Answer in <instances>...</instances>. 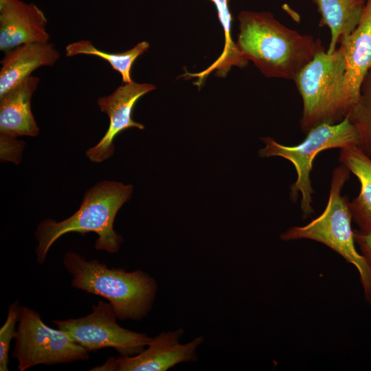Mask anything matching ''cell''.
I'll return each mask as SVG.
<instances>
[{
	"mask_svg": "<svg viewBox=\"0 0 371 371\" xmlns=\"http://www.w3.org/2000/svg\"><path fill=\"white\" fill-rule=\"evenodd\" d=\"M236 45L269 78L293 80L321 49V41L291 30L270 12L242 11Z\"/></svg>",
	"mask_w": 371,
	"mask_h": 371,
	"instance_id": "obj_1",
	"label": "cell"
},
{
	"mask_svg": "<svg viewBox=\"0 0 371 371\" xmlns=\"http://www.w3.org/2000/svg\"><path fill=\"white\" fill-rule=\"evenodd\" d=\"M355 243L359 246L360 253L364 256L371 269V232H355Z\"/></svg>",
	"mask_w": 371,
	"mask_h": 371,
	"instance_id": "obj_22",
	"label": "cell"
},
{
	"mask_svg": "<svg viewBox=\"0 0 371 371\" xmlns=\"http://www.w3.org/2000/svg\"><path fill=\"white\" fill-rule=\"evenodd\" d=\"M339 161L360 183V192L349 207L352 219L361 233L371 232V159L357 146L340 149Z\"/></svg>",
	"mask_w": 371,
	"mask_h": 371,
	"instance_id": "obj_15",
	"label": "cell"
},
{
	"mask_svg": "<svg viewBox=\"0 0 371 371\" xmlns=\"http://www.w3.org/2000/svg\"><path fill=\"white\" fill-rule=\"evenodd\" d=\"M116 319L112 304L99 301L93 306L92 313L87 316L63 321L54 320L53 323L89 352L113 348L120 356L129 357L144 350L151 337L145 333L121 327Z\"/></svg>",
	"mask_w": 371,
	"mask_h": 371,
	"instance_id": "obj_8",
	"label": "cell"
},
{
	"mask_svg": "<svg viewBox=\"0 0 371 371\" xmlns=\"http://www.w3.org/2000/svg\"><path fill=\"white\" fill-rule=\"evenodd\" d=\"M347 115L357 131V146L371 159V69L361 86L358 102Z\"/></svg>",
	"mask_w": 371,
	"mask_h": 371,
	"instance_id": "obj_19",
	"label": "cell"
},
{
	"mask_svg": "<svg viewBox=\"0 0 371 371\" xmlns=\"http://www.w3.org/2000/svg\"><path fill=\"white\" fill-rule=\"evenodd\" d=\"M339 43L345 59V95L350 112L359 99L361 86L371 69V0H366L357 27Z\"/></svg>",
	"mask_w": 371,
	"mask_h": 371,
	"instance_id": "obj_12",
	"label": "cell"
},
{
	"mask_svg": "<svg viewBox=\"0 0 371 371\" xmlns=\"http://www.w3.org/2000/svg\"><path fill=\"white\" fill-rule=\"evenodd\" d=\"M155 89L153 84L133 81L123 83L111 94L98 99L99 109L109 118V126L100 142L87 150L86 155L91 161L100 163L111 157L114 153V139L121 132L133 127L144 129L142 124L133 120V110L139 98Z\"/></svg>",
	"mask_w": 371,
	"mask_h": 371,
	"instance_id": "obj_10",
	"label": "cell"
},
{
	"mask_svg": "<svg viewBox=\"0 0 371 371\" xmlns=\"http://www.w3.org/2000/svg\"><path fill=\"white\" fill-rule=\"evenodd\" d=\"M6 0H0V3L4 2Z\"/></svg>",
	"mask_w": 371,
	"mask_h": 371,
	"instance_id": "obj_23",
	"label": "cell"
},
{
	"mask_svg": "<svg viewBox=\"0 0 371 371\" xmlns=\"http://www.w3.org/2000/svg\"><path fill=\"white\" fill-rule=\"evenodd\" d=\"M133 186L120 182L103 181L88 190L79 209L70 217L56 222L50 218L38 225L35 237L36 261L43 264L56 240L65 234L82 235L94 232L97 250L114 254L119 251L123 238L113 228L115 218L121 207L131 199Z\"/></svg>",
	"mask_w": 371,
	"mask_h": 371,
	"instance_id": "obj_2",
	"label": "cell"
},
{
	"mask_svg": "<svg viewBox=\"0 0 371 371\" xmlns=\"http://www.w3.org/2000/svg\"><path fill=\"white\" fill-rule=\"evenodd\" d=\"M296 146H285L270 137H262L265 146L258 151L260 157H280L294 166L297 179L291 187V198L295 201L301 194L300 207L304 217L313 212L311 203L314 192L310 178L315 157L322 150L359 145V135L348 115L337 123H323L307 133Z\"/></svg>",
	"mask_w": 371,
	"mask_h": 371,
	"instance_id": "obj_6",
	"label": "cell"
},
{
	"mask_svg": "<svg viewBox=\"0 0 371 371\" xmlns=\"http://www.w3.org/2000/svg\"><path fill=\"white\" fill-rule=\"evenodd\" d=\"M182 328L164 331L150 339L148 348L135 356L109 357L91 371H166L184 362L198 360L196 350L203 342L202 336L181 344Z\"/></svg>",
	"mask_w": 371,
	"mask_h": 371,
	"instance_id": "obj_9",
	"label": "cell"
},
{
	"mask_svg": "<svg viewBox=\"0 0 371 371\" xmlns=\"http://www.w3.org/2000/svg\"><path fill=\"white\" fill-rule=\"evenodd\" d=\"M47 19L35 4L21 0L0 3V50L6 52L19 45L48 43Z\"/></svg>",
	"mask_w": 371,
	"mask_h": 371,
	"instance_id": "obj_11",
	"label": "cell"
},
{
	"mask_svg": "<svg viewBox=\"0 0 371 371\" xmlns=\"http://www.w3.org/2000/svg\"><path fill=\"white\" fill-rule=\"evenodd\" d=\"M345 59L339 46L319 50L293 81L303 102L301 128L307 133L323 123L335 124L348 113L345 95Z\"/></svg>",
	"mask_w": 371,
	"mask_h": 371,
	"instance_id": "obj_5",
	"label": "cell"
},
{
	"mask_svg": "<svg viewBox=\"0 0 371 371\" xmlns=\"http://www.w3.org/2000/svg\"><path fill=\"white\" fill-rule=\"evenodd\" d=\"M350 170L343 164L333 170L326 206L316 218L304 226H293L280 234L285 241L308 239L325 245L357 269L366 300L371 304V269L356 248L352 215L347 197L341 190Z\"/></svg>",
	"mask_w": 371,
	"mask_h": 371,
	"instance_id": "obj_4",
	"label": "cell"
},
{
	"mask_svg": "<svg viewBox=\"0 0 371 371\" xmlns=\"http://www.w3.org/2000/svg\"><path fill=\"white\" fill-rule=\"evenodd\" d=\"M63 263L72 278L71 286L106 299L118 319L139 321L151 310L158 286L146 272L109 268L71 251L65 254Z\"/></svg>",
	"mask_w": 371,
	"mask_h": 371,
	"instance_id": "obj_3",
	"label": "cell"
},
{
	"mask_svg": "<svg viewBox=\"0 0 371 371\" xmlns=\"http://www.w3.org/2000/svg\"><path fill=\"white\" fill-rule=\"evenodd\" d=\"M147 41L138 43L132 48L119 53H109L96 48L91 41L80 40L65 47L67 57L77 55H91L99 57L109 63L111 67L122 76V83L133 82L131 69L137 58L149 48Z\"/></svg>",
	"mask_w": 371,
	"mask_h": 371,
	"instance_id": "obj_18",
	"label": "cell"
},
{
	"mask_svg": "<svg viewBox=\"0 0 371 371\" xmlns=\"http://www.w3.org/2000/svg\"><path fill=\"white\" fill-rule=\"evenodd\" d=\"M321 14L320 24L330 31L328 53H333L341 38L358 25L366 0H314Z\"/></svg>",
	"mask_w": 371,
	"mask_h": 371,
	"instance_id": "obj_16",
	"label": "cell"
},
{
	"mask_svg": "<svg viewBox=\"0 0 371 371\" xmlns=\"http://www.w3.org/2000/svg\"><path fill=\"white\" fill-rule=\"evenodd\" d=\"M21 306L18 301L8 307L6 320L0 329V370L8 371L9 350L11 341L15 337L16 324L19 320Z\"/></svg>",
	"mask_w": 371,
	"mask_h": 371,
	"instance_id": "obj_20",
	"label": "cell"
},
{
	"mask_svg": "<svg viewBox=\"0 0 371 371\" xmlns=\"http://www.w3.org/2000/svg\"><path fill=\"white\" fill-rule=\"evenodd\" d=\"M216 7L219 21L223 28L225 34V46L219 57L207 69L196 74H186L190 77L199 78L196 85L201 84L202 80L212 71L216 70L219 76H225L233 66L243 67L248 60L243 56L232 38V14L229 10V0H210Z\"/></svg>",
	"mask_w": 371,
	"mask_h": 371,
	"instance_id": "obj_17",
	"label": "cell"
},
{
	"mask_svg": "<svg viewBox=\"0 0 371 371\" xmlns=\"http://www.w3.org/2000/svg\"><path fill=\"white\" fill-rule=\"evenodd\" d=\"M60 56L49 42L25 43L5 52L1 60L0 97L32 76L36 69L54 65Z\"/></svg>",
	"mask_w": 371,
	"mask_h": 371,
	"instance_id": "obj_13",
	"label": "cell"
},
{
	"mask_svg": "<svg viewBox=\"0 0 371 371\" xmlns=\"http://www.w3.org/2000/svg\"><path fill=\"white\" fill-rule=\"evenodd\" d=\"M40 78L30 76L0 97V134L35 137L38 134L31 100Z\"/></svg>",
	"mask_w": 371,
	"mask_h": 371,
	"instance_id": "obj_14",
	"label": "cell"
},
{
	"mask_svg": "<svg viewBox=\"0 0 371 371\" xmlns=\"http://www.w3.org/2000/svg\"><path fill=\"white\" fill-rule=\"evenodd\" d=\"M12 357L20 371L33 366L66 363L89 359V351L76 344L65 331L47 326L40 314L21 308Z\"/></svg>",
	"mask_w": 371,
	"mask_h": 371,
	"instance_id": "obj_7",
	"label": "cell"
},
{
	"mask_svg": "<svg viewBox=\"0 0 371 371\" xmlns=\"http://www.w3.org/2000/svg\"><path fill=\"white\" fill-rule=\"evenodd\" d=\"M1 159L16 164L20 162L24 143L16 139V136L0 134Z\"/></svg>",
	"mask_w": 371,
	"mask_h": 371,
	"instance_id": "obj_21",
	"label": "cell"
}]
</instances>
